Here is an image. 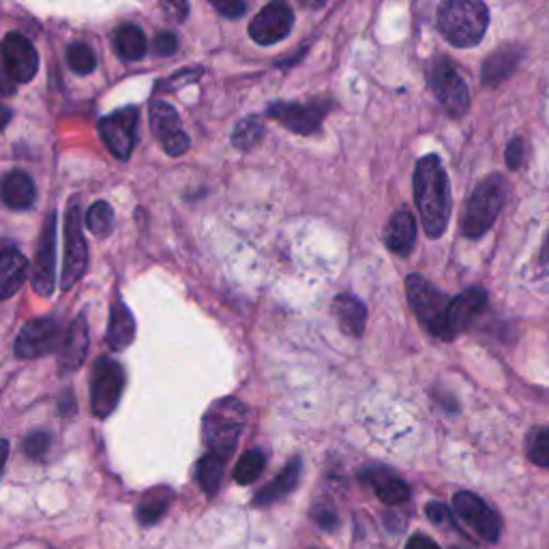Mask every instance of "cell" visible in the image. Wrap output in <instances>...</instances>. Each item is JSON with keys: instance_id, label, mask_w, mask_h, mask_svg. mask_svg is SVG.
I'll use <instances>...</instances> for the list:
<instances>
[{"instance_id": "cell-1", "label": "cell", "mask_w": 549, "mask_h": 549, "mask_svg": "<svg viewBox=\"0 0 549 549\" xmlns=\"http://www.w3.org/2000/svg\"><path fill=\"white\" fill-rule=\"evenodd\" d=\"M414 200L421 215V224L432 239L447 232L451 219V187L449 176L438 155H425L414 172Z\"/></svg>"}, {"instance_id": "cell-2", "label": "cell", "mask_w": 549, "mask_h": 549, "mask_svg": "<svg viewBox=\"0 0 549 549\" xmlns=\"http://www.w3.org/2000/svg\"><path fill=\"white\" fill-rule=\"evenodd\" d=\"M438 31L455 48L479 46L489 26V9L479 0H449L436 16Z\"/></svg>"}, {"instance_id": "cell-3", "label": "cell", "mask_w": 549, "mask_h": 549, "mask_svg": "<svg viewBox=\"0 0 549 549\" xmlns=\"http://www.w3.org/2000/svg\"><path fill=\"white\" fill-rule=\"evenodd\" d=\"M247 423V406L236 397H224L215 402L204 417V442L209 453L224 457L226 462L232 457L236 444Z\"/></svg>"}, {"instance_id": "cell-4", "label": "cell", "mask_w": 549, "mask_h": 549, "mask_svg": "<svg viewBox=\"0 0 549 549\" xmlns=\"http://www.w3.org/2000/svg\"><path fill=\"white\" fill-rule=\"evenodd\" d=\"M507 200V181L500 174H489L474 187L462 215V234L466 239H481L498 219Z\"/></svg>"}, {"instance_id": "cell-5", "label": "cell", "mask_w": 549, "mask_h": 549, "mask_svg": "<svg viewBox=\"0 0 549 549\" xmlns=\"http://www.w3.org/2000/svg\"><path fill=\"white\" fill-rule=\"evenodd\" d=\"M406 292L414 314H417L419 322L429 333L444 341L455 339L449 326V307L453 299H449V296L440 292L432 281H427L423 275L417 273L408 275Z\"/></svg>"}, {"instance_id": "cell-6", "label": "cell", "mask_w": 549, "mask_h": 549, "mask_svg": "<svg viewBox=\"0 0 549 549\" xmlns=\"http://www.w3.org/2000/svg\"><path fill=\"white\" fill-rule=\"evenodd\" d=\"M67 333L58 318L46 316L26 322L16 339V356L22 361L39 359L52 352H61Z\"/></svg>"}, {"instance_id": "cell-7", "label": "cell", "mask_w": 549, "mask_h": 549, "mask_svg": "<svg viewBox=\"0 0 549 549\" xmlns=\"http://www.w3.org/2000/svg\"><path fill=\"white\" fill-rule=\"evenodd\" d=\"M125 389V372L116 361L101 356L91 376V408L97 419H108L116 410Z\"/></svg>"}, {"instance_id": "cell-8", "label": "cell", "mask_w": 549, "mask_h": 549, "mask_svg": "<svg viewBox=\"0 0 549 549\" xmlns=\"http://www.w3.org/2000/svg\"><path fill=\"white\" fill-rule=\"evenodd\" d=\"M429 86L440 101V106L447 110L453 118L464 116L470 108V93L464 78L449 58H438V61L429 69Z\"/></svg>"}, {"instance_id": "cell-9", "label": "cell", "mask_w": 549, "mask_h": 549, "mask_svg": "<svg viewBox=\"0 0 549 549\" xmlns=\"http://www.w3.org/2000/svg\"><path fill=\"white\" fill-rule=\"evenodd\" d=\"M88 262V249L84 243V232H82V215L78 200H73L67 209L65 219V264H63V279L61 288L69 290L80 281V277L86 271Z\"/></svg>"}, {"instance_id": "cell-10", "label": "cell", "mask_w": 549, "mask_h": 549, "mask_svg": "<svg viewBox=\"0 0 549 549\" xmlns=\"http://www.w3.org/2000/svg\"><path fill=\"white\" fill-rule=\"evenodd\" d=\"M140 110L136 106H127L123 110H116L110 116H103L99 121V136L110 148V153L116 159H129L136 146V129H138Z\"/></svg>"}, {"instance_id": "cell-11", "label": "cell", "mask_w": 549, "mask_h": 549, "mask_svg": "<svg viewBox=\"0 0 549 549\" xmlns=\"http://www.w3.org/2000/svg\"><path fill=\"white\" fill-rule=\"evenodd\" d=\"M455 515L479 534V537L487 543H496L500 539L502 524L498 513L489 507L485 500H481L472 492H459L453 498Z\"/></svg>"}, {"instance_id": "cell-12", "label": "cell", "mask_w": 549, "mask_h": 549, "mask_svg": "<svg viewBox=\"0 0 549 549\" xmlns=\"http://www.w3.org/2000/svg\"><path fill=\"white\" fill-rule=\"evenodd\" d=\"M329 112V103H286V101H277L271 103L266 108V114L279 125H284L286 129L299 133V136H311L316 133L322 125L324 114Z\"/></svg>"}, {"instance_id": "cell-13", "label": "cell", "mask_w": 549, "mask_h": 549, "mask_svg": "<svg viewBox=\"0 0 549 549\" xmlns=\"http://www.w3.org/2000/svg\"><path fill=\"white\" fill-rule=\"evenodd\" d=\"M3 63L7 76L16 84L31 82L39 71V54L26 35L11 31L3 39Z\"/></svg>"}, {"instance_id": "cell-14", "label": "cell", "mask_w": 549, "mask_h": 549, "mask_svg": "<svg viewBox=\"0 0 549 549\" xmlns=\"http://www.w3.org/2000/svg\"><path fill=\"white\" fill-rule=\"evenodd\" d=\"M151 125L163 151L170 157H181L189 151V136L181 127L178 112L166 101H155L151 106Z\"/></svg>"}, {"instance_id": "cell-15", "label": "cell", "mask_w": 549, "mask_h": 549, "mask_svg": "<svg viewBox=\"0 0 549 549\" xmlns=\"http://www.w3.org/2000/svg\"><path fill=\"white\" fill-rule=\"evenodd\" d=\"M294 26V13L286 3L266 5L249 24V37L258 46H275L284 41Z\"/></svg>"}, {"instance_id": "cell-16", "label": "cell", "mask_w": 549, "mask_h": 549, "mask_svg": "<svg viewBox=\"0 0 549 549\" xmlns=\"http://www.w3.org/2000/svg\"><path fill=\"white\" fill-rule=\"evenodd\" d=\"M54 264H56V213L52 211L43 224L41 239L35 256V273L33 288L43 299H48L54 292Z\"/></svg>"}, {"instance_id": "cell-17", "label": "cell", "mask_w": 549, "mask_h": 549, "mask_svg": "<svg viewBox=\"0 0 549 549\" xmlns=\"http://www.w3.org/2000/svg\"><path fill=\"white\" fill-rule=\"evenodd\" d=\"M487 307V292L479 286L468 288L459 296L451 301L449 307V326L451 333L457 337L462 331H466L468 326L477 320Z\"/></svg>"}, {"instance_id": "cell-18", "label": "cell", "mask_w": 549, "mask_h": 549, "mask_svg": "<svg viewBox=\"0 0 549 549\" xmlns=\"http://www.w3.org/2000/svg\"><path fill=\"white\" fill-rule=\"evenodd\" d=\"M414 241H417V221L410 211H397L384 228V243L393 254L406 258L414 249Z\"/></svg>"}, {"instance_id": "cell-19", "label": "cell", "mask_w": 549, "mask_h": 549, "mask_svg": "<svg viewBox=\"0 0 549 549\" xmlns=\"http://www.w3.org/2000/svg\"><path fill=\"white\" fill-rule=\"evenodd\" d=\"M88 352V324L86 316L80 314L76 320L69 324V331L65 337L61 354V372H76L82 367Z\"/></svg>"}, {"instance_id": "cell-20", "label": "cell", "mask_w": 549, "mask_h": 549, "mask_svg": "<svg viewBox=\"0 0 549 549\" xmlns=\"http://www.w3.org/2000/svg\"><path fill=\"white\" fill-rule=\"evenodd\" d=\"M28 262L22 256V251L7 245L0 254V296L3 299H11L26 281Z\"/></svg>"}, {"instance_id": "cell-21", "label": "cell", "mask_w": 549, "mask_h": 549, "mask_svg": "<svg viewBox=\"0 0 549 549\" xmlns=\"http://www.w3.org/2000/svg\"><path fill=\"white\" fill-rule=\"evenodd\" d=\"M37 189L33 178L22 170H13L3 178V202L13 211H28L35 204Z\"/></svg>"}, {"instance_id": "cell-22", "label": "cell", "mask_w": 549, "mask_h": 549, "mask_svg": "<svg viewBox=\"0 0 549 549\" xmlns=\"http://www.w3.org/2000/svg\"><path fill=\"white\" fill-rule=\"evenodd\" d=\"M519 61H522V50L515 46H504L496 50L494 54H489L485 58L481 69V82L485 86H498L517 69Z\"/></svg>"}, {"instance_id": "cell-23", "label": "cell", "mask_w": 549, "mask_h": 549, "mask_svg": "<svg viewBox=\"0 0 549 549\" xmlns=\"http://www.w3.org/2000/svg\"><path fill=\"white\" fill-rule=\"evenodd\" d=\"M301 470H303V462L301 457H294L292 462H288V466L277 474V479L271 481L266 487H262L260 492L254 498L256 507H269V504L286 498L292 489L299 485L301 479Z\"/></svg>"}, {"instance_id": "cell-24", "label": "cell", "mask_w": 549, "mask_h": 549, "mask_svg": "<svg viewBox=\"0 0 549 549\" xmlns=\"http://www.w3.org/2000/svg\"><path fill=\"white\" fill-rule=\"evenodd\" d=\"M363 479L374 487L376 496L384 502V504H391V507H395V504H402L410 498V487L397 477V474L389 472V470H382V468H374L363 474Z\"/></svg>"}, {"instance_id": "cell-25", "label": "cell", "mask_w": 549, "mask_h": 549, "mask_svg": "<svg viewBox=\"0 0 549 549\" xmlns=\"http://www.w3.org/2000/svg\"><path fill=\"white\" fill-rule=\"evenodd\" d=\"M333 314L341 326V331L350 337H361L367 322L365 305L350 294H339L333 301Z\"/></svg>"}, {"instance_id": "cell-26", "label": "cell", "mask_w": 549, "mask_h": 549, "mask_svg": "<svg viewBox=\"0 0 549 549\" xmlns=\"http://www.w3.org/2000/svg\"><path fill=\"white\" fill-rule=\"evenodd\" d=\"M133 337H136V320H133L131 311L125 303H114L110 311V322H108V333L106 341L112 350H125L131 346Z\"/></svg>"}, {"instance_id": "cell-27", "label": "cell", "mask_w": 549, "mask_h": 549, "mask_svg": "<svg viewBox=\"0 0 549 549\" xmlns=\"http://www.w3.org/2000/svg\"><path fill=\"white\" fill-rule=\"evenodd\" d=\"M146 46L148 43L142 28L133 24H123L121 28H116L114 50L123 58V61H140V58H144L146 54Z\"/></svg>"}, {"instance_id": "cell-28", "label": "cell", "mask_w": 549, "mask_h": 549, "mask_svg": "<svg viewBox=\"0 0 549 549\" xmlns=\"http://www.w3.org/2000/svg\"><path fill=\"white\" fill-rule=\"evenodd\" d=\"M172 502V492L168 487H155L151 492H146L138 504V519L142 526H153L159 519L166 515Z\"/></svg>"}, {"instance_id": "cell-29", "label": "cell", "mask_w": 549, "mask_h": 549, "mask_svg": "<svg viewBox=\"0 0 549 549\" xmlns=\"http://www.w3.org/2000/svg\"><path fill=\"white\" fill-rule=\"evenodd\" d=\"M226 459L219 455H204L198 464V483L204 489V494L215 496L221 487V481H224V472H226Z\"/></svg>"}, {"instance_id": "cell-30", "label": "cell", "mask_w": 549, "mask_h": 549, "mask_svg": "<svg viewBox=\"0 0 549 549\" xmlns=\"http://www.w3.org/2000/svg\"><path fill=\"white\" fill-rule=\"evenodd\" d=\"M86 228L99 239H106L114 230V211L108 202H95L86 213Z\"/></svg>"}, {"instance_id": "cell-31", "label": "cell", "mask_w": 549, "mask_h": 549, "mask_svg": "<svg viewBox=\"0 0 549 549\" xmlns=\"http://www.w3.org/2000/svg\"><path fill=\"white\" fill-rule=\"evenodd\" d=\"M264 464L266 459L262 451H247L234 468V481L241 485H251L264 472Z\"/></svg>"}, {"instance_id": "cell-32", "label": "cell", "mask_w": 549, "mask_h": 549, "mask_svg": "<svg viewBox=\"0 0 549 549\" xmlns=\"http://www.w3.org/2000/svg\"><path fill=\"white\" fill-rule=\"evenodd\" d=\"M262 133H264L262 123L258 121V118L249 116L234 127L232 144H234V148H239V151H249V148H254L260 142Z\"/></svg>"}, {"instance_id": "cell-33", "label": "cell", "mask_w": 549, "mask_h": 549, "mask_svg": "<svg viewBox=\"0 0 549 549\" xmlns=\"http://www.w3.org/2000/svg\"><path fill=\"white\" fill-rule=\"evenodd\" d=\"M67 63L69 67L78 73V76H86L93 73L97 67L95 52L86 46V43H71L67 48Z\"/></svg>"}, {"instance_id": "cell-34", "label": "cell", "mask_w": 549, "mask_h": 549, "mask_svg": "<svg viewBox=\"0 0 549 549\" xmlns=\"http://www.w3.org/2000/svg\"><path fill=\"white\" fill-rule=\"evenodd\" d=\"M528 459L534 466L549 468V429H537L528 438Z\"/></svg>"}, {"instance_id": "cell-35", "label": "cell", "mask_w": 549, "mask_h": 549, "mask_svg": "<svg viewBox=\"0 0 549 549\" xmlns=\"http://www.w3.org/2000/svg\"><path fill=\"white\" fill-rule=\"evenodd\" d=\"M526 157H528V144L522 136H515L509 144H507V151H504V161H507V168L509 170H519L526 163Z\"/></svg>"}, {"instance_id": "cell-36", "label": "cell", "mask_w": 549, "mask_h": 549, "mask_svg": "<svg viewBox=\"0 0 549 549\" xmlns=\"http://www.w3.org/2000/svg\"><path fill=\"white\" fill-rule=\"evenodd\" d=\"M50 449V434L48 432H35L24 440V453L31 459H41Z\"/></svg>"}, {"instance_id": "cell-37", "label": "cell", "mask_w": 549, "mask_h": 549, "mask_svg": "<svg viewBox=\"0 0 549 549\" xmlns=\"http://www.w3.org/2000/svg\"><path fill=\"white\" fill-rule=\"evenodd\" d=\"M211 5L215 11H219L224 18H241L243 13L247 11V5L243 0H211Z\"/></svg>"}, {"instance_id": "cell-38", "label": "cell", "mask_w": 549, "mask_h": 549, "mask_svg": "<svg viewBox=\"0 0 549 549\" xmlns=\"http://www.w3.org/2000/svg\"><path fill=\"white\" fill-rule=\"evenodd\" d=\"M153 46H155V54H159V56H172L178 50V39H176L174 33L163 31V33L157 35Z\"/></svg>"}, {"instance_id": "cell-39", "label": "cell", "mask_w": 549, "mask_h": 549, "mask_svg": "<svg viewBox=\"0 0 549 549\" xmlns=\"http://www.w3.org/2000/svg\"><path fill=\"white\" fill-rule=\"evenodd\" d=\"M314 522L322 528V530H335L339 524V517L331 507H318L314 511Z\"/></svg>"}, {"instance_id": "cell-40", "label": "cell", "mask_w": 549, "mask_h": 549, "mask_svg": "<svg viewBox=\"0 0 549 549\" xmlns=\"http://www.w3.org/2000/svg\"><path fill=\"white\" fill-rule=\"evenodd\" d=\"M425 513H427V517L432 519V522H434L436 526L451 524V513H449L447 507H444L442 502H429V504H427V509H425Z\"/></svg>"}, {"instance_id": "cell-41", "label": "cell", "mask_w": 549, "mask_h": 549, "mask_svg": "<svg viewBox=\"0 0 549 549\" xmlns=\"http://www.w3.org/2000/svg\"><path fill=\"white\" fill-rule=\"evenodd\" d=\"M200 76H202V71H200V69H183V71H178L174 78L168 80V84H170L168 88H178L183 82H194V80H198Z\"/></svg>"}, {"instance_id": "cell-42", "label": "cell", "mask_w": 549, "mask_h": 549, "mask_svg": "<svg viewBox=\"0 0 549 549\" xmlns=\"http://www.w3.org/2000/svg\"><path fill=\"white\" fill-rule=\"evenodd\" d=\"M406 549H440V545L432 537H427V534H414V537L408 539Z\"/></svg>"}, {"instance_id": "cell-43", "label": "cell", "mask_w": 549, "mask_h": 549, "mask_svg": "<svg viewBox=\"0 0 549 549\" xmlns=\"http://www.w3.org/2000/svg\"><path fill=\"white\" fill-rule=\"evenodd\" d=\"M163 9H166V13H168V20H176V22H183L185 18H187V13H189V5L187 3H163L161 5Z\"/></svg>"}, {"instance_id": "cell-44", "label": "cell", "mask_w": 549, "mask_h": 549, "mask_svg": "<svg viewBox=\"0 0 549 549\" xmlns=\"http://www.w3.org/2000/svg\"><path fill=\"white\" fill-rule=\"evenodd\" d=\"M61 414H65V417H67V414H76V402H73L71 391L65 393L63 399H61Z\"/></svg>"}, {"instance_id": "cell-45", "label": "cell", "mask_w": 549, "mask_h": 549, "mask_svg": "<svg viewBox=\"0 0 549 549\" xmlns=\"http://www.w3.org/2000/svg\"><path fill=\"white\" fill-rule=\"evenodd\" d=\"M541 262H543V264H549V234H547L545 245H543V249H541Z\"/></svg>"}, {"instance_id": "cell-46", "label": "cell", "mask_w": 549, "mask_h": 549, "mask_svg": "<svg viewBox=\"0 0 549 549\" xmlns=\"http://www.w3.org/2000/svg\"><path fill=\"white\" fill-rule=\"evenodd\" d=\"M453 549H464V547H453Z\"/></svg>"}]
</instances>
